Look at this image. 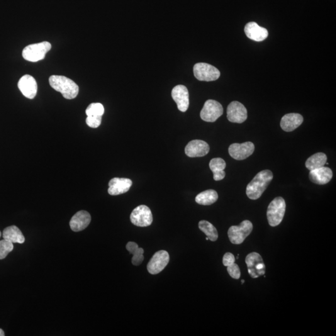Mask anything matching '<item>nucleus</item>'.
<instances>
[{
	"label": "nucleus",
	"mask_w": 336,
	"mask_h": 336,
	"mask_svg": "<svg viewBox=\"0 0 336 336\" xmlns=\"http://www.w3.org/2000/svg\"><path fill=\"white\" fill-rule=\"evenodd\" d=\"M143 254H144V250L142 248L138 247L136 248L135 250H134L131 254L133 255L132 260H131V262L132 264L135 265V266H139L142 264V263L144 260V256H143Z\"/></svg>",
	"instance_id": "cd10ccee"
},
{
	"label": "nucleus",
	"mask_w": 336,
	"mask_h": 336,
	"mask_svg": "<svg viewBox=\"0 0 336 336\" xmlns=\"http://www.w3.org/2000/svg\"><path fill=\"white\" fill-rule=\"evenodd\" d=\"M209 167L214 174V179L218 181L223 180L225 176L224 169L226 167L225 161L221 158H213L209 163Z\"/></svg>",
	"instance_id": "412c9836"
},
{
	"label": "nucleus",
	"mask_w": 336,
	"mask_h": 336,
	"mask_svg": "<svg viewBox=\"0 0 336 336\" xmlns=\"http://www.w3.org/2000/svg\"><path fill=\"white\" fill-rule=\"evenodd\" d=\"M303 122V117L300 114L288 113L282 117L280 126L284 131L291 132L298 128Z\"/></svg>",
	"instance_id": "aec40b11"
},
{
	"label": "nucleus",
	"mask_w": 336,
	"mask_h": 336,
	"mask_svg": "<svg viewBox=\"0 0 336 336\" xmlns=\"http://www.w3.org/2000/svg\"><path fill=\"white\" fill-rule=\"evenodd\" d=\"M227 116L230 122L242 123L247 120V109L240 102H232L227 107Z\"/></svg>",
	"instance_id": "f8f14e48"
},
{
	"label": "nucleus",
	"mask_w": 336,
	"mask_h": 336,
	"mask_svg": "<svg viewBox=\"0 0 336 336\" xmlns=\"http://www.w3.org/2000/svg\"><path fill=\"white\" fill-rule=\"evenodd\" d=\"M224 109L222 105L214 100H208L204 104L201 112L202 120L207 122H214L223 115Z\"/></svg>",
	"instance_id": "6e6552de"
},
{
	"label": "nucleus",
	"mask_w": 336,
	"mask_h": 336,
	"mask_svg": "<svg viewBox=\"0 0 336 336\" xmlns=\"http://www.w3.org/2000/svg\"><path fill=\"white\" fill-rule=\"evenodd\" d=\"M327 162V156L323 153H318L311 156L306 160L305 166L307 169L312 170L325 167Z\"/></svg>",
	"instance_id": "b1692460"
},
{
	"label": "nucleus",
	"mask_w": 336,
	"mask_h": 336,
	"mask_svg": "<svg viewBox=\"0 0 336 336\" xmlns=\"http://www.w3.org/2000/svg\"><path fill=\"white\" fill-rule=\"evenodd\" d=\"M218 198V192L215 190L209 189L199 193L195 200L200 205L209 206L215 203Z\"/></svg>",
	"instance_id": "5701e85b"
},
{
	"label": "nucleus",
	"mask_w": 336,
	"mask_h": 336,
	"mask_svg": "<svg viewBox=\"0 0 336 336\" xmlns=\"http://www.w3.org/2000/svg\"><path fill=\"white\" fill-rule=\"evenodd\" d=\"M14 245L9 241L3 239L0 240V260L5 259L9 253L13 251Z\"/></svg>",
	"instance_id": "bb28decb"
},
{
	"label": "nucleus",
	"mask_w": 336,
	"mask_h": 336,
	"mask_svg": "<svg viewBox=\"0 0 336 336\" xmlns=\"http://www.w3.org/2000/svg\"><path fill=\"white\" fill-rule=\"evenodd\" d=\"M253 230V224L250 221L242 222L239 225H233L228 230V237L233 244L239 245L244 242Z\"/></svg>",
	"instance_id": "39448f33"
},
{
	"label": "nucleus",
	"mask_w": 336,
	"mask_h": 336,
	"mask_svg": "<svg viewBox=\"0 0 336 336\" xmlns=\"http://www.w3.org/2000/svg\"><path fill=\"white\" fill-rule=\"evenodd\" d=\"M132 184V181L130 179L114 177L109 182V194L112 196H117L126 193L130 190Z\"/></svg>",
	"instance_id": "dca6fc26"
},
{
	"label": "nucleus",
	"mask_w": 336,
	"mask_h": 336,
	"mask_svg": "<svg viewBox=\"0 0 336 336\" xmlns=\"http://www.w3.org/2000/svg\"><path fill=\"white\" fill-rule=\"evenodd\" d=\"M18 88L26 98L33 99L37 94L38 85L35 78L30 75H25L19 79Z\"/></svg>",
	"instance_id": "ddd939ff"
},
{
	"label": "nucleus",
	"mask_w": 336,
	"mask_h": 336,
	"mask_svg": "<svg viewBox=\"0 0 336 336\" xmlns=\"http://www.w3.org/2000/svg\"><path fill=\"white\" fill-rule=\"evenodd\" d=\"M244 31L248 38L257 42H261L266 40L269 36V31L267 29L260 26L255 22H250L246 24Z\"/></svg>",
	"instance_id": "f3484780"
},
{
	"label": "nucleus",
	"mask_w": 336,
	"mask_h": 336,
	"mask_svg": "<svg viewBox=\"0 0 336 336\" xmlns=\"http://www.w3.org/2000/svg\"><path fill=\"white\" fill-rule=\"evenodd\" d=\"M1 231H0V237H1Z\"/></svg>",
	"instance_id": "72a5a7b5"
},
{
	"label": "nucleus",
	"mask_w": 336,
	"mask_h": 336,
	"mask_svg": "<svg viewBox=\"0 0 336 336\" xmlns=\"http://www.w3.org/2000/svg\"><path fill=\"white\" fill-rule=\"evenodd\" d=\"M286 211L285 201L281 197H277L269 204L267 209V219L270 226L276 227L283 221Z\"/></svg>",
	"instance_id": "7ed1b4c3"
},
{
	"label": "nucleus",
	"mask_w": 336,
	"mask_h": 336,
	"mask_svg": "<svg viewBox=\"0 0 336 336\" xmlns=\"http://www.w3.org/2000/svg\"><path fill=\"white\" fill-rule=\"evenodd\" d=\"M199 228L202 232L205 233L207 237L212 242L218 239V232L216 228L211 223L207 221H201L199 223Z\"/></svg>",
	"instance_id": "393cba45"
},
{
	"label": "nucleus",
	"mask_w": 336,
	"mask_h": 336,
	"mask_svg": "<svg viewBox=\"0 0 336 336\" xmlns=\"http://www.w3.org/2000/svg\"><path fill=\"white\" fill-rule=\"evenodd\" d=\"M169 262V255L165 250L156 252L147 265L148 272L152 275H157L162 272Z\"/></svg>",
	"instance_id": "9d476101"
},
{
	"label": "nucleus",
	"mask_w": 336,
	"mask_h": 336,
	"mask_svg": "<svg viewBox=\"0 0 336 336\" xmlns=\"http://www.w3.org/2000/svg\"><path fill=\"white\" fill-rule=\"evenodd\" d=\"M235 258L234 255L231 253L227 252L226 253L225 255H224L223 257V265L225 267H228V265L235 263Z\"/></svg>",
	"instance_id": "7c9ffc66"
},
{
	"label": "nucleus",
	"mask_w": 336,
	"mask_h": 336,
	"mask_svg": "<svg viewBox=\"0 0 336 336\" xmlns=\"http://www.w3.org/2000/svg\"><path fill=\"white\" fill-rule=\"evenodd\" d=\"M274 178V174L270 170H264L259 172L252 181L247 185L246 194L252 200H257L269 186Z\"/></svg>",
	"instance_id": "f257e3e1"
},
{
	"label": "nucleus",
	"mask_w": 336,
	"mask_h": 336,
	"mask_svg": "<svg viewBox=\"0 0 336 336\" xmlns=\"http://www.w3.org/2000/svg\"><path fill=\"white\" fill-rule=\"evenodd\" d=\"M241 282H242V284H243L245 283V280H242V281H241Z\"/></svg>",
	"instance_id": "473e14b6"
},
{
	"label": "nucleus",
	"mask_w": 336,
	"mask_h": 336,
	"mask_svg": "<svg viewBox=\"0 0 336 336\" xmlns=\"http://www.w3.org/2000/svg\"><path fill=\"white\" fill-rule=\"evenodd\" d=\"M4 333L3 330L2 329H0V336H4Z\"/></svg>",
	"instance_id": "2f4dec72"
},
{
	"label": "nucleus",
	"mask_w": 336,
	"mask_h": 336,
	"mask_svg": "<svg viewBox=\"0 0 336 336\" xmlns=\"http://www.w3.org/2000/svg\"><path fill=\"white\" fill-rule=\"evenodd\" d=\"M102 116H87V125L91 128H98L102 123Z\"/></svg>",
	"instance_id": "c756f323"
},
{
	"label": "nucleus",
	"mask_w": 336,
	"mask_h": 336,
	"mask_svg": "<svg viewBox=\"0 0 336 336\" xmlns=\"http://www.w3.org/2000/svg\"><path fill=\"white\" fill-rule=\"evenodd\" d=\"M255 145L254 143L248 142L243 143H233L228 148V153L230 157L236 160L247 159L254 153Z\"/></svg>",
	"instance_id": "9b49d317"
},
{
	"label": "nucleus",
	"mask_w": 336,
	"mask_h": 336,
	"mask_svg": "<svg viewBox=\"0 0 336 336\" xmlns=\"http://www.w3.org/2000/svg\"><path fill=\"white\" fill-rule=\"evenodd\" d=\"M195 77L200 81L211 82L218 80L221 72L216 67L207 63L200 62L194 66Z\"/></svg>",
	"instance_id": "423d86ee"
},
{
	"label": "nucleus",
	"mask_w": 336,
	"mask_h": 336,
	"mask_svg": "<svg viewBox=\"0 0 336 336\" xmlns=\"http://www.w3.org/2000/svg\"><path fill=\"white\" fill-rule=\"evenodd\" d=\"M248 274L252 279H257L265 274V265L261 255L257 252L248 254L245 259Z\"/></svg>",
	"instance_id": "0eeeda50"
},
{
	"label": "nucleus",
	"mask_w": 336,
	"mask_h": 336,
	"mask_svg": "<svg viewBox=\"0 0 336 336\" xmlns=\"http://www.w3.org/2000/svg\"><path fill=\"white\" fill-rule=\"evenodd\" d=\"M333 171L328 167H321L310 171L309 177L313 183L324 185L328 183L333 178Z\"/></svg>",
	"instance_id": "6ab92c4d"
},
{
	"label": "nucleus",
	"mask_w": 336,
	"mask_h": 336,
	"mask_svg": "<svg viewBox=\"0 0 336 336\" xmlns=\"http://www.w3.org/2000/svg\"><path fill=\"white\" fill-rule=\"evenodd\" d=\"M3 237L4 239L9 241V242L14 243H23L25 242V238L19 230L18 227L15 225L9 226V227L4 228L3 232Z\"/></svg>",
	"instance_id": "4be33fe9"
},
{
	"label": "nucleus",
	"mask_w": 336,
	"mask_h": 336,
	"mask_svg": "<svg viewBox=\"0 0 336 336\" xmlns=\"http://www.w3.org/2000/svg\"><path fill=\"white\" fill-rule=\"evenodd\" d=\"M227 267V272L230 276L233 279H239L241 276V273L239 267L235 263L228 265Z\"/></svg>",
	"instance_id": "c85d7f7f"
},
{
	"label": "nucleus",
	"mask_w": 336,
	"mask_h": 336,
	"mask_svg": "<svg viewBox=\"0 0 336 336\" xmlns=\"http://www.w3.org/2000/svg\"><path fill=\"white\" fill-rule=\"evenodd\" d=\"M209 238L208 237H206V240H208Z\"/></svg>",
	"instance_id": "f704fd0d"
},
{
	"label": "nucleus",
	"mask_w": 336,
	"mask_h": 336,
	"mask_svg": "<svg viewBox=\"0 0 336 336\" xmlns=\"http://www.w3.org/2000/svg\"><path fill=\"white\" fill-rule=\"evenodd\" d=\"M49 81L51 87L61 93L65 99H74L79 94V86L69 78L62 75H52Z\"/></svg>",
	"instance_id": "f03ea898"
},
{
	"label": "nucleus",
	"mask_w": 336,
	"mask_h": 336,
	"mask_svg": "<svg viewBox=\"0 0 336 336\" xmlns=\"http://www.w3.org/2000/svg\"><path fill=\"white\" fill-rule=\"evenodd\" d=\"M171 96L176 102L177 109L182 112L187 111L189 106V92L187 87L178 85L172 90Z\"/></svg>",
	"instance_id": "4468645a"
},
{
	"label": "nucleus",
	"mask_w": 336,
	"mask_h": 336,
	"mask_svg": "<svg viewBox=\"0 0 336 336\" xmlns=\"http://www.w3.org/2000/svg\"><path fill=\"white\" fill-rule=\"evenodd\" d=\"M130 221L133 225L138 227H148L153 223L152 211L147 206H139L131 213Z\"/></svg>",
	"instance_id": "1a4fd4ad"
},
{
	"label": "nucleus",
	"mask_w": 336,
	"mask_h": 336,
	"mask_svg": "<svg viewBox=\"0 0 336 336\" xmlns=\"http://www.w3.org/2000/svg\"><path fill=\"white\" fill-rule=\"evenodd\" d=\"M105 109L101 103H92L87 107L86 113L87 116H100L104 115Z\"/></svg>",
	"instance_id": "a878e982"
},
{
	"label": "nucleus",
	"mask_w": 336,
	"mask_h": 336,
	"mask_svg": "<svg viewBox=\"0 0 336 336\" xmlns=\"http://www.w3.org/2000/svg\"><path fill=\"white\" fill-rule=\"evenodd\" d=\"M51 45L47 41L33 44L24 48L22 55L28 61L35 62L45 59L47 53L51 50Z\"/></svg>",
	"instance_id": "20e7f679"
},
{
	"label": "nucleus",
	"mask_w": 336,
	"mask_h": 336,
	"mask_svg": "<svg viewBox=\"0 0 336 336\" xmlns=\"http://www.w3.org/2000/svg\"><path fill=\"white\" fill-rule=\"evenodd\" d=\"M91 222V216L88 212L80 211L70 219V227L74 232H80L86 229Z\"/></svg>",
	"instance_id": "a211bd4d"
},
{
	"label": "nucleus",
	"mask_w": 336,
	"mask_h": 336,
	"mask_svg": "<svg viewBox=\"0 0 336 336\" xmlns=\"http://www.w3.org/2000/svg\"><path fill=\"white\" fill-rule=\"evenodd\" d=\"M210 148L208 143L200 140L190 142L185 148V153L190 158L203 157L208 155Z\"/></svg>",
	"instance_id": "2eb2a0df"
}]
</instances>
